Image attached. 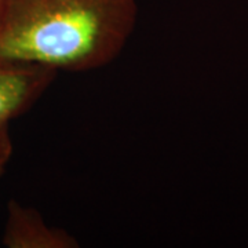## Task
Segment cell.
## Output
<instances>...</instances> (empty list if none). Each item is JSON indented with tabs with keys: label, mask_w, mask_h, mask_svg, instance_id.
<instances>
[{
	"label": "cell",
	"mask_w": 248,
	"mask_h": 248,
	"mask_svg": "<svg viewBox=\"0 0 248 248\" xmlns=\"http://www.w3.org/2000/svg\"><path fill=\"white\" fill-rule=\"evenodd\" d=\"M138 0H7L0 62L87 72L113 62L133 35Z\"/></svg>",
	"instance_id": "1"
},
{
	"label": "cell",
	"mask_w": 248,
	"mask_h": 248,
	"mask_svg": "<svg viewBox=\"0 0 248 248\" xmlns=\"http://www.w3.org/2000/svg\"><path fill=\"white\" fill-rule=\"evenodd\" d=\"M55 76L57 72L42 66L0 62V125L27 113Z\"/></svg>",
	"instance_id": "2"
},
{
	"label": "cell",
	"mask_w": 248,
	"mask_h": 248,
	"mask_svg": "<svg viewBox=\"0 0 248 248\" xmlns=\"http://www.w3.org/2000/svg\"><path fill=\"white\" fill-rule=\"evenodd\" d=\"M7 248H78L79 241L63 229L50 226L42 214L16 200L7 204V217L1 236Z\"/></svg>",
	"instance_id": "3"
},
{
	"label": "cell",
	"mask_w": 248,
	"mask_h": 248,
	"mask_svg": "<svg viewBox=\"0 0 248 248\" xmlns=\"http://www.w3.org/2000/svg\"><path fill=\"white\" fill-rule=\"evenodd\" d=\"M10 124L0 125V175L6 171L10 159L13 156V141L10 137Z\"/></svg>",
	"instance_id": "4"
},
{
	"label": "cell",
	"mask_w": 248,
	"mask_h": 248,
	"mask_svg": "<svg viewBox=\"0 0 248 248\" xmlns=\"http://www.w3.org/2000/svg\"><path fill=\"white\" fill-rule=\"evenodd\" d=\"M6 3H7V0H0V17H1V13H3V10H4Z\"/></svg>",
	"instance_id": "5"
}]
</instances>
